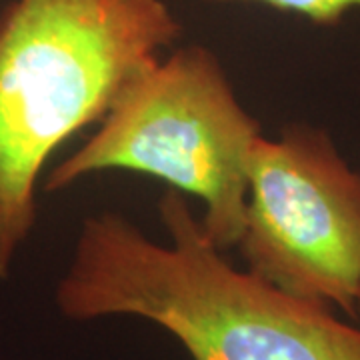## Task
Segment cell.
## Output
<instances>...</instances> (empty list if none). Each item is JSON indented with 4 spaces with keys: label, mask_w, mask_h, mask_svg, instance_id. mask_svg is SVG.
I'll return each mask as SVG.
<instances>
[{
    "label": "cell",
    "mask_w": 360,
    "mask_h": 360,
    "mask_svg": "<svg viewBox=\"0 0 360 360\" xmlns=\"http://www.w3.org/2000/svg\"><path fill=\"white\" fill-rule=\"evenodd\" d=\"M360 312V290H359V298H356V314Z\"/></svg>",
    "instance_id": "8992f818"
},
{
    "label": "cell",
    "mask_w": 360,
    "mask_h": 360,
    "mask_svg": "<svg viewBox=\"0 0 360 360\" xmlns=\"http://www.w3.org/2000/svg\"><path fill=\"white\" fill-rule=\"evenodd\" d=\"M208 2H258L281 13L298 14L319 26H336L348 13L360 11V0H208Z\"/></svg>",
    "instance_id": "5b68a950"
},
{
    "label": "cell",
    "mask_w": 360,
    "mask_h": 360,
    "mask_svg": "<svg viewBox=\"0 0 360 360\" xmlns=\"http://www.w3.org/2000/svg\"><path fill=\"white\" fill-rule=\"evenodd\" d=\"M165 0H11L0 13V281L39 217L51 156L98 124L180 34Z\"/></svg>",
    "instance_id": "7a4b0ae2"
},
{
    "label": "cell",
    "mask_w": 360,
    "mask_h": 360,
    "mask_svg": "<svg viewBox=\"0 0 360 360\" xmlns=\"http://www.w3.org/2000/svg\"><path fill=\"white\" fill-rule=\"evenodd\" d=\"M234 248L266 283L356 314L360 172L326 130L292 122L255 142Z\"/></svg>",
    "instance_id": "277c9868"
},
{
    "label": "cell",
    "mask_w": 360,
    "mask_h": 360,
    "mask_svg": "<svg viewBox=\"0 0 360 360\" xmlns=\"http://www.w3.org/2000/svg\"><path fill=\"white\" fill-rule=\"evenodd\" d=\"M156 210L168 243L112 210L82 220L56 284L63 316L153 322L193 360H360L359 326L326 304L234 269L184 194L168 188Z\"/></svg>",
    "instance_id": "6da1fadb"
},
{
    "label": "cell",
    "mask_w": 360,
    "mask_h": 360,
    "mask_svg": "<svg viewBox=\"0 0 360 360\" xmlns=\"http://www.w3.org/2000/svg\"><path fill=\"white\" fill-rule=\"evenodd\" d=\"M260 136L219 56L191 44L142 70L89 139L49 170L42 188L60 193L110 170L153 176L202 200L206 236L226 252L243 232L248 165Z\"/></svg>",
    "instance_id": "3957f363"
}]
</instances>
